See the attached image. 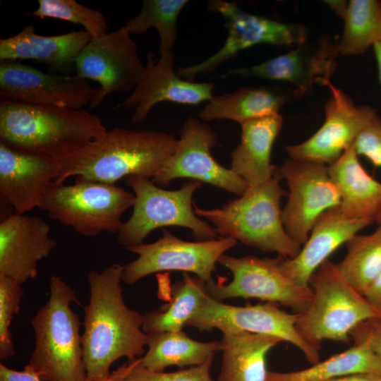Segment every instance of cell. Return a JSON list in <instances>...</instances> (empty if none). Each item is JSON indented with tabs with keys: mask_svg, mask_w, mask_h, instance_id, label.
<instances>
[{
	"mask_svg": "<svg viewBox=\"0 0 381 381\" xmlns=\"http://www.w3.org/2000/svg\"><path fill=\"white\" fill-rule=\"evenodd\" d=\"M123 269L124 265L114 263L87 276L90 295L84 307L82 335L85 381L105 379L119 358L132 361L145 353L150 337L143 329L145 316L124 302Z\"/></svg>",
	"mask_w": 381,
	"mask_h": 381,
	"instance_id": "6da1fadb",
	"label": "cell"
},
{
	"mask_svg": "<svg viewBox=\"0 0 381 381\" xmlns=\"http://www.w3.org/2000/svg\"><path fill=\"white\" fill-rule=\"evenodd\" d=\"M178 139L152 130L115 127L60 161L54 182L72 176L115 184L130 176L152 178L174 153Z\"/></svg>",
	"mask_w": 381,
	"mask_h": 381,
	"instance_id": "7a4b0ae2",
	"label": "cell"
},
{
	"mask_svg": "<svg viewBox=\"0 0 381 381\" xmlns=\"http://www.w3.org/2000/svg\"><path fill=\"white\" fill-rule=\"evenodd\" d=\"M107 131L98 115L85 109L0 100V143L19 151L60 162Z\"/></svg>",
	"mask_w": 381,
	"mask_h": 381,
	"instance_id": "3957f363",
	"label": "cell"
},
{
	"mask_svg": "<svg viewBox=\"0 0 381 381\" xmlns=\"http://www.w3.org/2000/svg\"><path fill=\"white\" fill-rule=\"evenodd\" d=\"M282 179L277 167L271 179L248 186L239 198L210 210L194 205V212L212 224L218 236H229L284 258H294L301 245L289 236L282 222L280 202L286 193L280 186Z\"/></svg>",
	"mask_w": 381,
	"mask_h": 381,
	"instance_id": "277c9868",
	"label": "cell"
},
{
	"mask_svg": "<svg viewBox=\"0 0 381 381\" xmlns=\"http://www.w3.org/2000/svg\"><path fill=\"white\" fill-rule=\"evenodd\" d=\"M50 296L31 320L35 344L28 365L44 381H85L81 325L70 305L77 302L75 291L52 275Z\"/></svg>",
	"mask_w": 381,
	"mask_h": 381,
	"instance_id": "5b68a950",
	"label": "cell"
},
{
	"mask_svg": "<svg viewBox=\"0 0 381 381\" xmlns=\"http://www.w3.org/2000/svg\"><path fill=\"white\" fill-rule=\"evenodd\" d=\"M313 296L308 308L299 313L296 328L310 345L320 349L325 340L350 343L351 332L360 324L381 320L378 312L327 260L312 274Z\"/></svg>",
	"mask_w": 381,
	"mask_h": 381,
	"instance_id": "8992f818",
	"label": "cell"
},
{
	"mask_svg": "<svg viewBox=\"0 0 381 381\" xmlns=\"http://www.w3.org/2000/svg\"><path fill=\"white\" fill-rule=\"evenodd\" d=\"M150 179L143 176L126 179L134 191L135 202L131 216L118 232L121 246L127 248L141 244L152 231L171 226L190 229L196 241L217 238L214 227L197 216L193 207V195L202 182L189 180L179 189L166 190Z\"/></svg>",
	"mask_w": 381,
	"mask_h": 381,
	"instance_id": "52a82bcc",
	"label": "cell"
},
{
	"mask_svg": "<svg viewBox=\"0 0 381 381\" xmlns=\"http://www.w3.org/2000/svg\"><path fill=\"white\" fill-rule=\"evenodd\" d=\"M134 202V194L115 184L76 177L72 185L53 182L38 208L79 234L92 237L118 233L122 215Z\"/></svg>",
	"mask_w": 381,
	"mask_h": 381,
	"instance_id": "ba28073f",
	"label": "cell"
},
{
	"mask_svg": "<svg viewBox=\"0 0 381 381\" xmlns=\"http://www.w3.org/2000/svg\"><path fill=\"white\" fill-rule=\"evenodd\" d=\"M283 257L259 258L254 255L234 257L223 254L218 262L232 274V280L205 282L207 295L219 301L228 298H255L288 307L302 313L313 296L311 289L302 287L280 268Z\"/></svg>",
	"mask_w": 381,
	"mask_h": 381,
	"instance_id": "9c48e42d",
	"label": "cell"
},
{
	"mask_svg": "<svg viewBox=\"0 0 381 381\" xmlns=\"http://www.w3.org/2000/svg\"><path fill=\"white\" fill-rule=\"evenodd\" d=\"M207 9L225 19L226 41L220 49L203 61L180 68L179 75L193 81L200 74L213 72L223 63L246 49L258 44L296 47L307 41L306 28L298 23H285L249 13L234 2L212 0Z\"/></svg>",
	"mask_w": 381,
	"mask_h": 381,
	"instance_id": "30bf717a",
	"label": "cell"
},
{
	"mask_svg": "<svg viewBox=\"0 0 381 381\" xmlns=\"http://www.w3.org/2000/svg\"><path fill=\"white\" fill-rule=\"evenodd\" d=\"M236 244L237 241L229 236L186 241L164 229L157 241L126 248L138 258L124 265L122 282L132 285L150 274L165 271L190 272L208 282L212 279L219 258Z\"/></svg>",
	"mask_w": 381,
	"mask_h": 381,
	"instance_id": "8fae6325",
	"label": "cell"
},
{
	"mask_svg": "<svg viewBox=\"0 0 381 381\" xmlns=\"http://www.w3.org/2000/svg\"><path fill=\"white\" fill-rule=\"evenodd\" d=\"M124 26L92 39L75 60V73L99 84L90 108L112 94L133 91L145 70L138 45Z\"/></svg>",
	"mask_w": 381,
	"mask_h": 381,
	"instance_id": "7c38bea8",
	"label": "cell"
},
{
	"mask_svg": "<svg viewBox=\"0 0 381 381\" xmlns=\"http://www.w3.org/2000/svg\"><path fill=\"white\" fill-rule=\"evenodd\" d=\"M298 313L281 310L277 304L245 306H231L217 301L208 295L202 304L188 322L186 327L199 331L217 329L222 334L248 332L280 339L298 348L312 364L320 361L318 349L307 343L298 333L296 323Z\"/></svg>",
	"mask_w": 381,
	"mask_h": 381,
	"instance_id": "4fadbf2b",
	"label": "cell"
},
{
	"mask_svg": "<svg viewBox=\"0 0 381 381\" xmlns=\"http://www.w3.org/2000/svg\"><path fill=\"white\" fill-rule=\"evenodd\" d=\"M278 170L289 190L288 201L282 210V222L289 236L302 246L316 219L339 206L341 195L327 165L289 158Z\"/></svg>",
	"mask_w": 381,
	"mask_h": 381,
	"instance_id": "5bb4252c",
	"label": "cell"
},
{
	"mask_svg": "<svg viewBox=\"0 0 381 381\" xmlns=\"http://www.w3.org/2000/svg\"><path fill=\"white\" fill-rule=\"evenodd\" d=\"M320 85L327 86L331 97L325 108L321 127L305 141L286 147L289 158L329 165L354 143L358 135L380 119L369 105H356L352 99L335 87L330 79Z\"/></svg>",
	"mask_w": 381,
	"mask_h": 381,
	"instance_id": "9a60e30c",
	"label": "cell"
},
{
	"mask_svg": "<svg viewBox=\"0 0 381 381\" xmlns=\"http://www.w3.org/2000/svg\"><path fill=\"white\" fill-rule=\"evenodd\" d=\"M217 134L201 119L190 117L184 123L174 153L152 181L158 186L188 178L241 195L247 183L231 169L220 165L210 150Z\"/></svg>",
	"mask_w": 381,
	"mask_h": 381,
	"instance_id": "2e32d148",
	"label": "cell"
},
{
	"mask_svg": "<svg viewBox=\"0 0 381 381\" xmlns=\"http://www.w3.org/2000/svg\"><path fill=\"white\" fill-rule=\"evenodd\" d=\"M96 93L87 80L49 74L16 61L0 62V97L35 104L83 109Z\"/></svg>",
	"mask_w": 381,
	"mask_h": 381,
	"instance_id": "e0dca14e",
	"label": "cell"
},
{
	"mask_svg": "<svg viewBox=\"0 0 381 381\" xmlns=\"http://www.w3.org/2000/svg\"><path fill=\"white\" fill-rule=\"evenodd\" d=\"M339 54L338 42L322 37L316 42L306 41L286 53L262 63L229 69L224 76L286 82L299 96L309 92L314 84L330 79L337 68L336 59Z\"/></svg>",
	"mask_w": 381,
	"mask_h": 381,
	"instance_id": "ac0fdd59",
	"label": "cell"
},
{
	"mask_svg": "<svg viewBox=\"0 0 381 381\" xmlns=\"http://www.w3.org/2000/svg\"><path fill=\"white\" fill-rule=\"evenodd\" d=\"M215 84L196 83L182 79L174 70L172 51L160 54L156 59L152 52L147 54V64L135 89L119 105L134 109L131 120L139 123L144 121L154 106L168 101L183 105H198L212 97Z\"/></svg>",
	"mask_w": 381,
	"mask_h": 381,
	"instance_id": "d6986e66",
	"label": "cell"
},
{
	"mask_svg": "<svg viewBox=\"0 0 381 381\" xmlns=\"http://www.w3.org/2000/svg\"><path fill=\"white\" fill-rule=\"evenodd\" d=\"M40 217L14 213L0 223V274L21 285L38 274V263L56 246Z\"/></svg>",
	"mask_w": 381,
	"mask_h": 381,
	"instance_id": "ffe728a7",
	"label": "cell"
},
{
	"mask_svg": "<svg viewBox=\"0 0 381 381\" xmlns=\"http://www.w3.org/2000/svg\"><path fill=\"white\" fill-rule=\"evenodd\" d=\"M59 164L51 156L19 151L0 143V193L15 213L25 214L39 207Z\"/></svg>",
	"mask_w": 381,
	"mask_h": 381,
	"instance_id": "44dd1931",
	"label": "cell"
},
{
	"mask_svg": "<svg viewBox=\"0 0 381 381\" xmlns=\"http://www.w3.org/2000/svg\"><path fill=\"white\" fill-rule=\"evenodd\" d=\"M374 221L351 219L339 206L323 212L315 222L306 242L292 258H283L282 272L298 285L309 288V280L320 266L342 244Z\"/></svg>",
	"mask_w": 381,
	"mask_h": 381,
	"instance_id": "7402d4cb",
	"label": "cell"
},
{
	"mask_svg": "<svg viewBox=\"0 0 381 381\" xmlns=\"http://www.w3.org/2000/svg\"><path fill=\"white\" fill-rule=\"evenodd\" d=\"M92 39L86 30L58 35H42L32 25L15 35L0 39V61L32 60L60 74L75 71V60Z\"/></svg>",
	"mask_w": 381,
	"mask_h": 381,
	"instance_id": "603a6c76",
	"label": "cell"
},
{
	"mask_svg": "<svg viewBox=\"0 0 381 381\" xmlns=\"http://www.w3.org/2000/svg\"><path fill=\"white\" fill-rule=\"evenodd\" d=\"M282 125L279 114L241 124V140L231 154L230 169L248 186L268 181L276 172L277 167L271 164V152Z\"/></svg>",
	"mask_w": 381,
	"mask_h": 381,
	"instance_id": "cb8c5ba5",
	"label": "cell"
},
{
	"mask_svg": "<svg viewBox=\"0 0 381 381\" xmlns=\"http://www.w3.org/2000/svg\"><path fill=\"white\" fill-rule=\"evenodd\" d=\"M327 169L339 191L341 212L351 219L375 222L381 210V183L361 164L354 143L336 162L327 165Z\"/></svg>",
	"mask_w": 381,
	"mask_h": 381,
	"instance_id": "d4e9b609",
	"label": "cell"
},
{
	"mask_svg": "<svg viewBox=\"0 0 381 381\" xmlns=\"http://www.w3.org/2000/svg\"><path fill=\"white\" fill-rule=\"evenodd\" d=\"M222 358L217 381H267L269 351L282 341L248 332L223 334Z\"/></svg>",
	"mask_w": 381,
	"mask_h": 381,
	"instance_id": "484cf974",
	"label": "cell"
},
{
	"mask_svg": "<svg viewBox=\"0 0 381 381\" xmlns=\"http://www.w3.org/2000/svg\"><path fill=\"white\" fill-rule=\"evenodd\" d=\"M287 94L279 89L242 87L213 96L199 114L205 122L228 119L241 124L279 114L288 101Z\"/></svg>",
	"mask_w": 381,
	"mask_h": 381,
	"instance_id": "4316f807",
	"label": "cell"
},
{
	"mask_svg": "<svg viewBox=\"0 0 381 381\" xmlns=\"http://www.w3.org/2000/svg\"><path fill=\"white\" fill-rule=\"evenodd\" d=\"M344 351L312 366L286 373L268 372L267 381H330L355 374H381V363L368 339L353 337Z\"/></svg>",
	"mask_w": 381,
	"mask_h": 381,
	"instance_id": "83f0119b",
	"label": "cell"
},
{
	"mask_svg": "<svg viewBox=\"0 0 381 381\" xmlns=\"http://www.w3.org/2000/svg\"><path fill=\"white\" fill-rule=\"evenodd\" d=\"M147 350L140 364L153 372H162L167 367L194 366L204 363L222 351L221 341L202 342L194 340L183 331L150 334Z\"/></svg>",
	"mask_w": 381,
	"mask_h": 381,
	"instance_id": "f1b7e54d",
	"label": "cell"
},
{
	"mask_svg": "<svg viewBox=\"0 0 381 381\" xmlns=\"http://www.w3.org/2000/svg\"><path fill=\"white\" fill-rule=\"evenodd\" d=\"M171 294L167 304L144 315L143 329L147 334L181 331L186 327L207 295L205 282L183 272V279L173 286Z\"/></svg>",
	"mask_w": 381,
	"mask_h": 381,
	"instance_id": "f546056e",
	"label": "cell"
},
{
	"mask_svg": "<svg viewBox=\"0 0 381 381\" xmlns=\"http://www.w3.org/2000/svg\"><path fill=\"white\" fill-rule=\"evenodd\" d=\"M339 53L356 56L381 42V1L351 0L344 18Z\"/></svg>",
	"mask_w": 381,
	"mask_h": 381,
	"instance_id": "4dcf8cb0",
	"label": "cell"
},
{
	"mask_svg": "<svg viewBox=\"0 0 381 381\" xmlns=\"http://www.w3.org/2000/svg\"><path fill=\"white\" fill-rule=\"evenodd\" d=\"M346 254L336 264L345 279L365 295L381 271V223L370 234H356L346 243Z\"/></svg>",
	"mask_w": 381,
	"mask_h": 381,
	"instance_id": "1f68e13d",
	"label": "cell"
},
{
	"mask_svg": "<svg viewBox=\"0 0 381 381\" xmlns=\"http://www.w3.org/2000/svg\"><path fill=\"white\" fill-rule=\"evenodd\" d=\"M188 3V0H144L138 14L124 26L134 35L155 28L159 37V52L172 51L177 39L178 18Z\"/></svg>",
	"mask_w": 381,
	"mask_h": 381,
	"instance_id": "d6a6232c",
	"label": "cell"
},
{
	"mask_svg": "<svg viewBox=\"0 0 381 381\" xmlns=\"http://www.w3.org/2000/svg\"><path fill=\"white\" fill-rule=\"evenodd\" d=\"M35 11L26 16L52 18L80 24L92 37L109 32L105 16L99 10L84 6L74 0H38Z\"/></svg>",
	"mask_w": 381,
	"mask_h": 381,
	"instance_id": "836d02e7",
	"label": "cell"
},
{
	"mask_svg": "<svg viewBox=\"0 0 381 381\" xmlns=\"http://www.w3.org/2000/svg\"><path fill=\"white\" fill-rule=\"evenodd\" d=\"M214 356L204 363L171 373L153 372L140 364V358L124 363L112 373L117 381H212L210 370Z\"/></svg>",
	"mask_w": 381,
	"mask_h": 381,
	"instance_id": "e575fe53",
	"label": "cell"
},
{
	"mask_svg": "<svg viewBox=\"0 0 381 381\" xmlns=\"http://www.w3.org/2000/svg\"><path fill=\"white\" fill-rule=\"evenodd\" d=\"M24 295L21 284L13 279L0 274V358L15 355V347L10 326L15 315L20 311Z\"/></svg>",
	"mask_w": 381,
	"mask_h": 381,
	"instance_id": "d590c367",
	"label": "cell"
},
{
	"mask_svg": "<svg viewBox=\"0 0 381 381\" xmlns=\"http://www.w3.org/2000/svg\"><path fill=\"white\" fill-rule=\"evenodd\" d=\"M357 155L368 159L375 167L381 168V120L368 126L354 143Z\"/></svg>",
	"mask_w": 381,
	"mask_h": 381,
	"instance_id": "8d00e7d4",
	"label": "cell"
},
{
	"mask_svg": "<svg viewBox=\"0 0 381 381\" xmlns=\"http://www.w3.org/2000/svg\"><path fill=\"white\" fill-rule=\"evenodd\" d=\"M351 337H363L368 340L381 363V320L364 322L351 332Z\"/></svg>",
	"mask_w": 381,
	"mask_h": 381,
	"instance_id": "74e56055",
	"label": "cell"
},
{
	"mask_svg": "<svg viewBox=\"0 0 381 381\" xmlns=\"http://www.w3.org/2000/svg\"><path fill=\"white\" fill-rule=\"evenodd\" d=\"M0 377L5 381H44L28 365L25 366L24 370L17 371L0 363Z\"/></svg>",
	"mask_w": 381,
	"mask_h": 381,
	"instance_id": "f35d334b",
	"label": "cell"
},
{
	"mask_svg": "<svg viewBox=\"0 0 381 381\" xmlns=\"http://www.w3.org/2000/svg\"><path fill=\"white\" fill-rule=\"evenodd\" d=\"M364 296L381 313V271L370 285Z\"/></svg>",
	"mask_w": 381,
	"mask_h": 381,
	"instance_id": "ab89813d",
	"label": "cell"
},
{
	"mask_svg": "<svg viewBox=\"0 0 381 381\" xmlns=\"http://www.w3.org/2000/svg\"><path fill=\"white\" fill-rule=\"evenodd\" d=\"M330 381H381V374H355L341 377Z\"/></svg>",
	"mask_w": 381,
	"mask_h": 381,
	"instance_id": "60d3db41",
	"label": "cell"
},
{
	"mask_svg": "<svg viewBox=\"0 0 381 381\" xmlns=\"http://www.w3.org/2000/svg\"><path fill=\"white\" fill-rule=\"evenodd\" d=\"M325 4L341 18L344 19L349 6V1L343 0H327Z\"/></svg>",
	"mask_w": 381,
	"mask_h": 381,
	"instance_id": "b9f144b4",
	"label": "cell"
},
{
	"mask_svg": "<svg viewBox=\"0 0 381 381\" xmlns=\"http://www.w3.org/2000/svg\"><path fill=\"white\" fill-rule=\"evenodd\" d=\"M373 47L377 63L378 78L381 84V42L375 44Z\"/></svg>",
	"mask_w": 381,
	"mask_h": 381,
	"instance_id": "7bdbcfd3",
	"label": "cell"
},
{
	"mask_svg": "<svg viewBox=\"0 0 381 381\" xmlns=\"http://www.w3.org/2000/svg\"><path fill=\"white\" fill-rule=\"evenodd\" d=\"M99 381H117L116 378L114 375L112 373H110V375L105 379H103Z\"/></svg>",
	"mask_w": 381,
	"mask_h": 381,
	"instance_id": "ee69618b",
	"label": "cell"
},
{
	"mask_svg": "<svg viewBox=\"0 0 381 381\" xmlns=\"http://www.w3.org/2000/svg\"><path fill=\"white\" fill-rule=\"evenodd\" d=\"M377 224L381 223V210L375 218V221Z\"/></svg>",
	"mask_w": 381,
	"mask_h": 381,
	"instance_id": "f6af8a7d",
	"label": "cell"
},
{
	"mask_svg": "<svg viewBox=\"0 0 381 381\" xmlns=\"http://www.w3.org/2000/svg\"><path fill=\"white\" fill-rule=\"evenodd\" d=\"M0 381H5L3 378L0 377Z\"/></svg>",
	"mask_w": 381,
	"mask_h": 381,
	"instance_id": "bcb514c9",
	"label": "cell"
}]
</instances>
